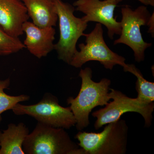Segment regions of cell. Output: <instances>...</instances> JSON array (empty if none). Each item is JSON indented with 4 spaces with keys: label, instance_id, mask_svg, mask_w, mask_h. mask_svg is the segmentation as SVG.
<instances>
[{
    "label": "cell",
    "instance_id": "cell-5",
    "mask_svg": "<svg viewBox=\"0 0 154 154\" xmlns=\"http://www.w3.org/2000/svg\"><path fill=\"white\" fill-rule=\"evenodd\" d=\"M109 96L113 101L108 102L105 107L94 111L92 116L96 118L94 127L97 130L103 125L119 120L122 116L127 112L140 114L145 121V127L151 125L154 110V103L146 104L137 98L128 97L121 91L110 88Z\"/></svg>",
    "mask_w": 154,
    "mask_h": 154
},
{
    "label": "cell",
    "instance_id": "cell-18",
    "mask_svg": "<svg viewBox=\"0 0 154 154\" xmlns=\"http://www.w3.org/2000/svg\"><path fill=\"white\" fill-rule=\"evenodd\" d=\"M118 1L121 2H122V0H118ZM137 1H139L145 5H150L153 7L154 6V0H137Z\"/></svg>",
    "mask_w": 154,
    "mask_h": 154
},
{
    "label": "cell",
    "instance_id": "cell-7",
    "mask_svg": "<svg viewBox=\"0 0 154 154\" xmlns=\"http://www.w3.org/2000/svg\"><path fill=\"white\" fill-rule=\"evenodd\" d=\"M85 36L86 44L79 45L80 51L75 53L70 65L79 68L88 62L97 61L110 70L116 65L123 68L126 66L125 59L113 52L106 44L102 24L97 23L92 32L85 34Z\"/></svg>",
    "mask_w": 154,
    "mask_h": 154
},
{
    "label": "cell",
    "instance_id": "cell-9",
    "mask_svg": "<svg viewBox=\"0 0 154 154\" xmlns=\"http://www.w3.org/2000/svg\"><path fill=\"white\" fill-rule=\"evenodd\" d=\"M118 0H77L73 6L75 11L85 14L82 19L85 22H96L105 25L107 29V36L113 39L115 35H120L121 32L120 22L114 17V12Z\"/></svg>",
    "mask_w": 154,
    "mask_h": 154
},
{
    "label": "cell",
    "instance_id": "cell-3",
    "mask_svg": "<svg viewBox=\"0 0 154 154\" xmlns=\"http://www.w3.org/2000/svg\"><path fill=\"white\" fill-rule=\"evenodd\" d=\"M99 133L79 131L75 138L86 154H125L128 127L126 121L119 119L107 124Z\"/></svg>",
    "mask_w": 154,
    "mask_h": 154
},
{
    "label": "cell",
    "instance_id": "cell-2",
    "mask_svg": "<svg viewBox=\"0 0 154 154\" xmlns=\"http://www.w3.org/2000/svg\"><path fill=\"white\" fill-rule=\"evenodd\" d=\"M27 154H86L65 130L38 122L23 144Z\"/></svg>",
    "mask_w": 154,
    "mask_h": 154
},
{
    "label": "cell",
    "instance_id": "cell-13",
    "mask_svg": "<svg viewBox=\"0 0 154 154\" xmlns=\"http://www.w3.org/2000/svg\"><path fill=\"white\" fill-rule=\"evenodd\" d=\"M29 134L22 122L9 124L7 129L0 131V154H25L23 144Z\"/></svg>",
    "mask_w": 154,
    "mask_h": 154
},
{
    "label": "cell",
    "instance_id": "cell-6",
    "mask_svg": "<svg viewBox=\"0 0 154 154\" xmlns=\"http://www.w3.org/2000/svg\"><path fill=\"white\" fill-rule=\"evenodd\" d=\"M12 110L16 115L30 116L38 122L53 127L69 129L76 124L70 107L61 106L57 97L49 93L45 94L36 104L27 105L18 103Z\"/></svg>",
    "mask_w": 154,
    "mask_h": 154
},
{
    "label": "cell",
    "instance_id": "cell-15",
    "mask_svg": "<svg viewBox=\"0 0 154 154\" xmlns=\"http://www.w3.org/2000/svg\"><path fill=\"white\" fill-rule=\"evenodd\" d=\"M10 84V79L0 80V123L2 120V113L7 110H12L17 103L25 102L30 99V96L25 94L12 96L6 94L5 90L8 88Z\"/></svg>",
    "mask_w": 154,
    "mask_h": 154
},
{
    "label": "cell",
    "instance_id": "cell-8",
    "mask_svg": "<svg viewBox=\"0 0 154 154\" xmlns=\"http://www.w3.org/2000/svg\"><path fill=\"white\" fill-rule=\"evenodd\" d=\"M121 14V34L113 45H126L133 51L136 61H143L145 51L152 46V43L144 41L140 27L146 25L151 16L150 12L145 6H140L134 10L126 6L122 8Z\"/></svg>",
    "mask_w": 154,
    "mask_h": 154
},
{
    "label": "cell",
    "instance_id": "cell-16",
    "mask_svg": "<svg viewBox=\"0 0 154 154\" xmlns=\"http://www.w3.org/2000/svg\"><path fill=\"white\" fill-rule=\"evenodd\" d=\"M25 48L19 38L8 34L0 27V56L11 55Z\"/></svg>",
    "mask_w": 154,
    "mask_h": 154
},
{
    "label": "cell",
    "instance_id": "cell-12",
    "mask_svg": "<svg viewBox=\"0 0 154 154\" xmlns=\"http://www.w3.org/2000/svg\"><path fill=\"white\" fill-rule=\"evenodd\" d=\"M22 1L34 25L41 28L56 25L58 17L53 0Z\"/></svg>",
    "mask_w": 154,
    "mask_h": 154
},
{
    "label": "cell",
    "instance_id": "cell-4",
    "mask_svg": "<svg viewBox=\"0 0 154 154\" xmlns=\"http://www.w3.org/2000/svg\"><path fill=\"white\" fill-rule=\"evenodd\" d=\"M59 20L60 38L54 48L60 60L69 65L72 58L77 51L76 45L82 36H85L84 31L88 23L82 18L75 16L73 6L62 0H53Z\"/></svg>",
    "mask_w": 154,
    "mask_h": 154
},
{
    "label": "cell",
    "instance_id": "cell-11",
    "mask_svg": "<svg viewBox=\"0 0 154 154\" xmlns=\"http://www.w3.org/2000/svg\"><path fill=\"white\" fill-rule=\"evenodd\" d=\"M29 19L22 0H0V27L9 35L17 38L23 35L22 26Z\"/></svg>",
    "mask_w": 154,
    "mask_h": 154
},
{
    "label": "cell",
    "instance_id": "cell-10",
    "mask_svg": "<svg viewBox=\"0 0 154 154\" xmlns=\"http://www.w3.org/2000/svg\"><path fill=\"white\" fill-rule=\"evenodd\" d=\"M26 38L23 44L31 54L38 59L45 57L54 48L55 29L53 27L41 28L27 21L22 26Z\"/></svg>",
    "mask_w": 154,
    "mask_h": 154
},
{
    "label": "cell",
    "instance_id": "cell-17",
    "mask_svg": "<svg viewBox=\"0 0 154 154\" xmlns=\"http://www.w3.org/2000/svg\"><path fill=\"white\" fill-rule=\"evenodd\" d=\"M154 13H153L152 15H151L149 19L148 22L147 23L146 25L149 27L148 33H151L152 36V37H154Z\"/></svg>",
    "mask_w": 154,
    "mask_h": 154
},
{
    "label": "cell",
    "instance_id": "cell-14",
    "mask_svg": "<svg viewBox=\"0 0 154 154\" xmlns=\"http://www.w3.org/2000/svg\"><path fill=\"white\" fill-rule=\"evenodd\" d=\"M125 72H129L137 78L135 88L137 92V98L141 102L150 104L154 101V83L147 81L140 70L134 64H126L123 67Z\"/></svg>",
    "mask_w": 154,
    "mask_h": 154
},
{
    "label": "cell",
    "instance_id": "cell-1",
    "mask_svg": "<svg viewBox=\"0 0 154 154\" xmlns=\"http://www.w3.org/2000/svg\"><path fill=\"white\" fill-rule=\"evenodd\" d=\"M79 76L82 79V85L75 98L69 97L67 102L74 116L77 129L82 131L90 124L89 115L97 106L107 105L111 98L109 96L111 81L104 78L99 82L92 80L91 68L82 69Z\"/></svg>",
    "mask_w": 154,
    "mask_h": 154
}]
</instances>
